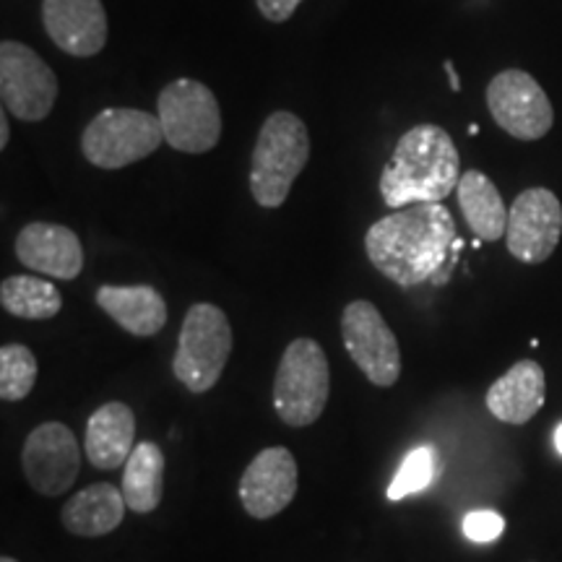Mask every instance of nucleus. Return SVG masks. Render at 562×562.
Masks as SVG:
<instances>
[{"instance_id":"obj_18","label":"nucleus","mask_w":562,"mask_h":562,"mask_svg":"<svg viewBox=\"0 0 562 562\" xmlns=\"http://www.w3.org/2000/svg\"><path fill=\"white\" fill-rule=\"evenodd\" d=\"M97 305L110 315L123 331L138 339L157 336L167 326V302L154 286H112L97 290Z\"/></svg>"},{"instance_id":"obj_10","label":"nucleus","mask_w":562,"mask_h":562,"mask_svg":"<svg viewBox=\"0 0 562 562\" xmlns=\"http://www.w3.org/2000/svg\"><path fill=\"white\" fill-rule=\"evenodd\" d=\"M492 121L518 140H539L552 131L554 110L542 83L531 74L508 68L487 83Z\"/></svg>"},{"instance_id":"obj_6","label":"nucleus","mask_w":562,"mask_h":562,"mask_svg":"<svg viewBox=\"0 0 562 562\" xmlns=\"http://www.w3.org/2000/svg\"><path fill=\"white\" fill-rule=\"evenodd\" d=\"M165 144L157 115L133 108H108L81 133V151L100 170H123Z\"/></svg>"},{"instance_id":"obj_19","label":"nucleus","mask_w":562,"mask_h":562,"mask_svg":"<svg viewBox=\"0 0 562 562\" xmlns=\"http://www.w3.org/2000/svg\"><path fill=\"white\" fill-rule=\"evenodd\" d=\"M125 508L128 505H125L123 490L110 482H97L76 492L74 501L63 505L60 521L74 537L97 539L112 533L123 524Z\"/></svg>"},{"instance_id":"obj_5","label":"nucleus","mask_w":562,"mask_h":562,"mask_svg":"<svg viewBox=\"0 0 562 562\" xmlns=\"http://www.w3.org/2000/svg\"><path fill=\"white\" fill-rule=\"evenodd\" d=\"M331 393L328 357L315 339H294L281 355L273 378V409L290 427H307L321 417Z\"/></svg>"},{"instance_id":"obj_13","label":"nucleus","mask_w":562,"mask_h":562,"mask_svg":"<svg viewBox=\"0 0 562 562\" xmlns=\"http://www.w3.org/2000/svg\"><path fill=\"white\" fill-rule=\"evenodd\" d=\"M240 503L248 516L269 521L290 508L297 495V461L286 448H266L250 461L240 480Z\"/></svg>"},{"instance_id":"obj_11","label":"nucleus","mask_w":562,"mask_h":562,"mask_svg":"<svg viewBox=\"0 0 562 562\" xmlns=\"http://www.w3.org/2000/svg\"><path fill=\"white\" fill-rule=\"evenodd\" d=\"M21 467H24L26 482L40 495H66L81 472V451L76 435L63 422H42L24 442Z\"/></svg>"},{"instance_id":"obj_26","label":"nucleus","mask_w":562,"mask_h":562,"mask_svg":"<svg viewBox=\"0 0 562 562\" xmlns=\"http://www.w3.org/2000/svg\"><path fill=\"white\" fill-rule=\"evenodd\" d=\"M300 3L302 0H256L261 16L269 19L271 24H284V21H290Z\"/></svg>"},{"instance_id":"obj_1","label":"nucleus","mask_w":562,"mask_h":562,"mask_svg":"<svg viewBox=\"0 0 562 562\" xmlns=\"http://www.w3.org/2000/svg\"><path fill=\"white\" fill-rule=\"evenodd\" d=\"M456 243V222L442 203L396 209L364 235L370 263L404 290L438 277Z\"/></svg>"},{"instance_id":"obj_16","label":"nucleus","mask_w":562,"mask_h":562,"mask_svg":"<svg viewBox=\"0 0 562 562\" xmlns=\"http://www.w3.org/2000/svg\"><path fill=\"white\" fill-rule=\"evenodd\" d=\"M487 409L505 425H526L547 402V378L542 364L533 360L516 362L487 391Z\"/></svg>"},{"instance_id":"obj_29","label":"nucleus","mask_w":562,"mask_h":562,"mask_svg":"<svg viewBox=\"0 0 562 562\" xmlns=\"http://www.w3.org/2000/svg\"><path fill=\"white\" fill-rule=\"evenodd\" d=\"M554 446H558V453L562 456V425L554 430Z\"/></svg>"},{"instance_id":"obj_4","label":"nucleus","mask_w":562,"mask_h":562,"mask_svg":"<svg viewBox=\"0 0 562 562\" xmlns=\"http://www.w3.org/2000/svg\"><path fill=\"white\" fill-rule=\"evenodd\" d=\"M232 326L222 307L199 302L186 313L172 357L175 378L188 391L201 396L220 383L232 355Z\"/></svg>"},{"instance_id":"obj_15","label":"nucleus","mask_w":562,"mask_h":562,"mask_svg":"<svg viewBox=\"0 0 562 562\" xmlns=\"http://www.w3.org/2000/svg\"><path fill=\"white\" fill-rule=\"evenodd\" d=\"M16 258L24 269L60 281H74L83 269L81 240L63 224H26L16 235Z\"/></svg>"},{"instance_id":"obj_27","label":"nucleus","mask_w":562,"mask_h":562,"mask_svg":"<svg viewBox=\"0 0 562 562\" xmlns=\"http://www.w3.org/2000/svg\"><path fill=\"white\" fill-rule=\"evenodd\" d=\"M9 146V117L0 115V149Z\"/></svg>"},{"instance_id":"obj_9","label":"nucleus","mask_w":562,"mask_h":562,"mask_svg":"<svg viewBox=\"0 0 562 562\" xmlns=\"http://www.w3.org/2000/svg\"><path fill=\"white\" fill-rule=\"evenodd\" d=\"M0 97L13 117L42 123L58 100V79L32 47L5 40L0 45Z\"/></svg>"},{"instance_id":"obj_22","label":"nucleus","mask_w":562,"mask_h":562,"mask_svg":"<svg viewBox=\"0 0 562 562\" xmlns=\"http://www.w3.org/2000/svg\"><path fill=\"white\" fill-rule=\"evenodd\" d=\"M0 305L13 318L50 321L60 313L63 297L53 281L32 277V273H19V277L3 279L0 284Z\"/></svg>"},{"instance_id":"obj_20","label":"nucleus","mask_w":562,"mask_h":562,"mask_svg":"<svg viewBox=\"0 0 562 562\" xmlns=\"http://www.w3.org/2000/svg\"><path fill=\"white\" fill-rule=\"evenodd\" d=\"M459 206L463 220L482 243H497L508 232V206H505L501 191L487 175L480 170H469L461 175L459 188Z\"/></svg>"},{"instance_id":"obj_23","label":"nucleus","mask_w":562,"mask_h":562,"mask_svg":"<svg viewBox=\"0 0 562 562\" xmlns=\"http://www.w3.org/2000/svg\"><path fill=\"white\" fill-rule=\"evenodd\" d=\"M37 383V357L24 344H5L0 349V398L21 402Z\"/></svg>"},{"instance_id":"obj_28","label":"nucleus","mask_w":562,"mask_h":562,"mask_svg":"<svg viewBox=\"0 0 562 562\" xmlns=\"http://www.w3.org/2000/svg\"><path fill=\"white\" fill-rule=\"evenodd\" d=\"M446 70H448V76H451V89H453V91H461L459 74H456V68H453V63H451V60H446Z\"/></svg>"},{"instance_id":"obj_21","label":"nucleus","mask_w":562,"mask_h":562,"mask_svg":"<svg viewBox=\"0 0 562 562\" xmlns=\"http://www.w3.org/2000/svg\"><path fill=\"white\" fill-rule=\"evenodd\" d=\"M123 497L133 513H151L165 495V453L157 442H138L123 472Z\"/></svg>"},{"instance_id":"obj_7","label":"nucleus","mask_w":562,"mask_h":562,"mask_svg":"<svg viewBox=\"0 0 562 562\" xmlns=\"http://www.w3.org/2000/svg\"><path fill=\"white\" fill-rule=\"evenodd\" d=\"M157 117L165 144L182 154H206L220 144L222 112L220 100L206 83L175 79L159 91Z\"/></svg>"},{"instance_id":"obj_24","label":"nucleus","mask_w":562,"mask_h":562,"mask_svg":"<svg viewBox=\"0 0 562 562\" xmlns=\"http://www.w3.org/2000/svg\"><path fill=\"white\" fill-rule=\"evenodd\" d=\"M435 476V448L422 446L414 448V451L406 456L402 469H398L396 476H393L389 487V501H404L406 495H414V492L425 490L427 484L432 482Z\"/></svg>"},{"instance_id":"obj_14","label":"nucleus","mask_w":562,"mask_h":562,"mask_svg":"<svg viewBox=\"0 0 562 562\" xmlns=\"http://www.w3.org/2000/svg\"><path fill=\"white\" fill-rule=\"evenodd\" d=\"M45 32L70 58H94L108 45V11L102 0H45Z\"/></svg>"},{"instance_id":"obj_25","label":"nucleus","mask_w":562,"mask_h":562,"mask_svg":"<svg viewBox=\"0 0 562 562\" xmlns=\"http://www.w3.org/2000/svg\"><path fill=\"white\" fill-rule=\"evenodd\" d=\"M463 531H467V537L472 539V542L487 544L495 542V539L505 531V521L495 510H474L463 518Z\"/></svg>"},{"instance_id":"obj_2","label":"nucleus","mask_w":562,"mask_h":562,"mask_svg":"<svg viewBox=\"0 0 562 562\" xmlns=\"http://www.w3.org/2000/svg\"><path fill=\"white\" fill-rule=\"evenodd\" d=\"M461 180V157L446 128L432 123L414 125L398 138L389 165L381 172L385 206L442 203Z\"/></svg>"},{"instance_id":"obj_8","label":"nucleus","mask_w":562,"mask_h":562,"mask_svg":"<svg viewBox=\"0 0 562 562\" xmlns=\"http://www.w3.org/2000/svg\"><path fill=\"white\" fill-rule=\"evenodd\" d=\"M341 339L351 362L372 385L391 389L402 375V347L389 323L368 300H355L341 313Z\"/></svg>"},{"instance_id":"obj_17","label":"nucleus","mask_w":562,"mask_h":562,"mask_svg":"<svg viewBox=\"0 0 562 562\" xmlns=\"http://www.w3.org/2000/svg\"><path fill=\"white\" fill-rule=\"evenodd\" d=\"M83 448L94 469L112 472L123 467L136 448V414L131 406L123 402L102 404L87 422Z\"/></svg>"},{"instance_id":"obj_30","label":"nucleus","mask_w":562,"mask_h":562,"mask_svg":"<svg viewBox=\"0 0 562 562\" xmlns=\"http://www.w3.org/2000/svg\"><path fill=\"white\" fill-rule=\"evenodd\" d=\"M0 562H19V560H13V558H3Z\"/></svg>"},{"instance_id":"obj_3","label":"nucleus","mask_w":562,"mask_h":562,"mask_svg":"<svg viewBox=\"0 0 562 562\" xmlns=\"http://www.w3.org/2000/svg\"><path fill=\"white\" fill-rule=\"evenodd\" d=\"M311 159V133L302 117L279 110L266 117L250 159V193L258 206L279 209Z\"/></svg>"},{"instance_id":"obj_12","label":"nucleus","mask_w":562,"mask_h":562,"mask_svg":"<svg viewBox=\"0 0 562 562\" xmlns=\"http://www.w3.org/2000/svg\"><path fill=\"white\" fill-rule=\"evenodd\" d=\"M562 206L550 188H529L518 193L508 211V243L510 256L521 263H544L560 245Z\"/></svg>"}]
</instances>
